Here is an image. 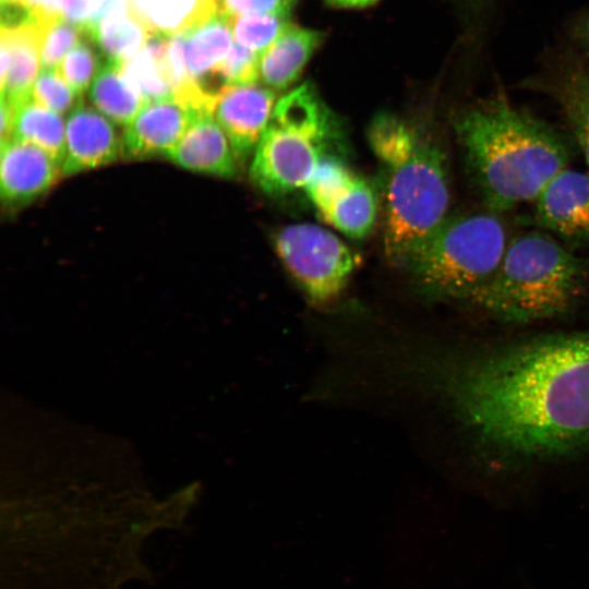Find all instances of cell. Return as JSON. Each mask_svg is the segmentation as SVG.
Returning a JSON list of instances; mask_svg holds the SVG:
<instances>
[{"label": "cell", "instance_id": "44dd1931", "mask_svg": "<svg viewBox=\"0 0 589 589\" xmlns=\"http://www.w3.org/2000/svg\"><path fill=\"white\" fill-rule=\"evenodd\" d=\"M89 99L113 124H129L145 101L122 71L121 63L108 60L93 81Z\"/></svg>", "mask_w": 589, "mask_h": 589}, {"label": "cell", "instance_id": "d6a6232c", "mask_svg": "<svg viewBox=\"0 0 589 589\" xmlns=\"http://www.w3.org/2000/svg\"><path fill=\"white\" fill-rule=\"evenodd\" d=\"M0 118H1V142H7L12 137L13 119H14V106L4 97L1 96L0 104Z\"/></svg>", "mask_w": 589, "mask_h": 589}, {"label": "cell", "instance_id": "8fae6325", "mask_svg": "<svg viewBox=\"0 0 589 589\" xmlns=\"http://www.w3.org/2000/svg\"><path fill=\"white\" fill-rule=\"evenodd\" d=\"M275 107V92L256 83L230 85L220 92L213 115L225 131L235 157L253 155Z\"/></svg>", "mask_w": 589, "mask_h": 589}, {"label": "cell", "instance_id": "603a6c76", "mask_svg": "<svg viewBox=\"0 0 589 589\" xmlns=\"http://www.w3.org/2000/svg\"><path fill=\"white\" fill-rule=\"evenodd\" d=\"M148 34L129 3L111 11L91 35L107 60L123 63L142 49Z\"/></svg>", "mask_w": 589, "mask_h": 589}, {"label": "cell", "instance_id": "e575fe53", "mask_svg": "<svg viewBox=\"0 0 589 589\" xmlns=\"http://www.w3.org/2000/svg\"><path fill=\"white\" fill-rule=\"evenodd\" d=\"M291 5L296 3L297 0H288Z\"/></svg>", "mask_w": 589, "mask_h": 589}, {"label": "cell", "instance_id": "30bf717a", "mask_svg": "<svg viewBox=\"0 0 589 589\" xmlns=\"http://www.w3.org/2000/svg\"><path fill=\"white\" fill-rule=\"evenodd\" d=\"M203 112L176 97L145 103L121 136L122 155L131 159L166 156Z\"/></svg>", "mask_w": 589, "mask_h": 589}, {"label": "cell", "instance_id": "52a82bcc", "mask_svg": "<svg viewBox=\"0 0 589 589\" xmlns=\"http://www.w3.org/2000/svg\"><path fill=\"white\" fill-rule=\"evenodd\" d=\"M280 261L313 302L337 297L352 274L357 259L333 232L313 224H292L274 238Z\"/></svg>", "mask_w": 589, "mask_h": 589}, {"label": "cell", "instance_id": "ba28073f", "mask_svg": "<svg viewBox=\"0 0 589 589\" xmlns=\"http://www.w3.org/2000/svg\"><path fill=\"white\" fill-rule=\"evenodd\" d=\"M304 190L323 219L341 233L361 239L372 231L378 213L376 193L337 156L316 167Z\"/></svg>", "mask_w": 589, "mask_h": 589}, {"label": "cell", "instance_id": "484cf974", "mask_svg": "<svg viewBox=\"0 0 589 589\" xmlns=\"http://www.w3.org/2000/svg\"><path fill=\"white\" fill-rule=\"evenodd\" d=\"M86 29L62 15L39 24L40 63L43 68H59L64 55L75 46Z\"/></svg>", "mask_w": 589, "mask_h": 589}, {"label": "cell", "instance_id": "4dcf8cb0", "mask_svg": "<svg viewBox=\"0 0 589 589\" xmlns=\"http://www.w3.org/2000/svg\"><path fill=\"white\" fill-rule=\"evenodd\" d=\"M35 14L38 24L62 15L58 4V0H22Z\"/></svg>", "mask_w": 589, "mask_h": 589}, {"label": "cell", "instance_id": "cb8c5ba5", "mask_svg": "<svg viewBox=\"0 0 589 589\" xmlns=\"http://www.w3.org/2000/svg\"><path fill=\"white\" fill-rule=\"evenodd\" d=\"M107 61L96 40L86 31L63 58L59 71L71 87L82 96Z\"/></svg>", "mask_w": 589, "mask_h": 589}, {"label": "cell", "instance_id": "4316f807", "mask_svg": "<svg viewBox=\"0 0 589 589\" xmlns=\"http://www.w3.org/2000/svg\"><path fill=\"white\" fill-rule=\"evenodd\" d=\"M32 97L60 115L69 113L82 99L58 68H43L34 82Z\"/></svg>", "mask_w": 589, "mask_h": 589}, {"label": "cell", "instance_id": "5b68a950", "mask_svg": "<svg viewBox=\"0 0 589 589\" xmlns=\"http://www.w3.org/2000/svg\"><path fill=\"white\" fill-rule=\"evenodd\" d=\"M509 242L497 213L447 217L402 266L428 297L468 301L489 284Z\"/></svg>", "mask_w": 589, "mask_h": 589}, {"label": "cell", "instance_id": "7402d4cb", "mask_svg": "<svg viewBox=\"0 0 589 589\" xmlns=\"http://www.w3.org/2000/svg\"><path fill=\"white\" fill-rule=\"evenodd\" d=\"M589 169V67L570 68L548 86Z\"/></svg>", "mask_w": 589, "mask_h": 589}, {"label": "cell", "instance_id": "8992f818", "mask_svg": "<svg viewBox=\"0 0 589 589\" xmlns=\"http://www.w3.org/2000/svg\"><path fill=\"white\" fill-rule=\"evenodd\" d=\"M340 140L339 123L316 87L305 82L280 97L253 153L252 182L268 195L304 188Z\"/></svg>", "mask_w": 589, "mask_h": 589}, {"label": "cell", "instance_id": "f546056e", "mask_svg": "<svg viewBox=\"0 0 589 589\" xmlns=\"http://www.w3.org/2000/svg\"><path fill=\"white\" fill-rule=\"evenodd\" d=\"M62 16L85 28L88 17L89 0H58Z\"/></svg>", "mask_w": 589, "mask_h": 589}, {"label": "cell", "instance_id": "277c9868", "mask_svg": "<svg viewBox=\"0 0 589 589\" xmlns=\"http://www.w3.org/2000/svg\"><path fill=\"white\" fill-rule=\"evenodd\" d=\"M385 170L384 251L404 266L448 217L447 156L442 143L419 127L402 147L381 160Z\"/></svg>", "mask_w": 589, "mask_h": 589}, {"label": "cell", "instance_id": "1f68e13d", "mask_svg": "<svg viewBox=\"0 0 589 589\" xmlns=\"http://www.w3.org/2000/svg\"><path fill=\"white\" fill-rule=\"evenodd\" d=\"M573 37L589 67V10L577 19L573 26Z\"/></svg>", "mask_w": 589, "mask_h": 589}, {"label": "cell", "instance_id": "3957f363", "mask_svg": "<svg viewBox=\"0 0 589 589\" xmlns=\"http://www.w3.org/2000/svg\"><path fill=\"white\" fill-rule=\"evenodd\" d=\"M589 286V262L545 231L509 239L501 264L473 303L507 323L567 314Z\"/></svg>", "mask_w": 589, "mask_h": 589}, {"label": "cell", "instance_id": "5bb4252c", "mask_svg": "<svg viewBox=\"0 0 589 589\" xmlns=\"http://www.w3.org/2000/svg\"><path fill=\"white\" fill-rule=\"evenodd\" d=\"M176 165L221 178H232L237 164L229 140L213 113H203L166 155Z\"/></svg>", "mask_w": 589, "mask_h": 589}, {"label": "cell", "instance_id": "d4e9b609", "mask_svg": "<svg viewBox=\"0 0 589 589\" xmlns=\"http://www.w3.org/2000/svg\"><path fill=\"white\" fill-rule=\"evenodd\" d=\"M229 19L237 43L260 55L291 25L289 15L280 14L240 15Z\"/></svg>", "mask_w": 589, "mask_h": 589}, {"label": "cell", "instance_id": "4fadbf2b", "mask_svg": "<svg viewBox=\"0 0 589 589\" xmlns=\"http://www.w3.org/2000/svg\"><path fill=\"white\" fill-rule=\"evenodd\" d=\"M61 168L38 146L16 139L1 142L0 195L8 207L24 206L44 195Z\"/></svg>", "mask_w": 589, "mask_h": 589}, {"label": "cell", "instance_id": "836d02e7", "mask_svg": "<svg viewBox=\"0 0 589 589\" xmlns=\"http://www.w3.org/2000/svg\"><path fill=\"white\" fill-rule=\"evenodd\" d=\"M330 5L341 8H358L365 7L373 3L375 0H325Z\"/></svg>", "mask_w": 589, "mask_h": 589}, {"label": "cell", "instance_id": "ac0fdd59", "mask_svg": "<svg viewBox=\"0 0 589 589\" xmlns=\"http://www.w3.org/2000/svg\"><path fill=\"white\" fill-rule=\"evenodd\" d=\"M148 32L173 36L219 13V0H130Z\"/></svg>", "mask_w": 589, "mask_h": 589}, {"label": "cell", "instance_id": "e0dca14e", "mask_svg": "<svg viewBox=\"0 0 589 589\" xmlns=\"http://www.w3.org/2000/svg\"><path fill=\"white\" fill-rule=\"evenodd\" d=\"M170 39L169 35L151 32L142 49L121 63L124 75L145 103L172 97L176 92Z\"/></svg>", "mask_w": 589, "mask_h": 589}, {"label": "cell", "instance_id": "9a60e30c", "mask_svg": "<svg viewBox=\"0 0 589 589\" xmlns=\"http://www.w3.org/2000/svg\"><path fill=\"white\" fill-rule=\"evenodd\" d=\"M40 63L39 25L17 29L1 28V96L13 106L32 96Z\"/></svg>", "mask_w": 589, "mask_h": 589}, {"label": "cell", "instance_id": "83f0119b", "mask_svg": "<svg viewBox=\"0 0 589 589\" xmlns=\"http://www.w3.org/2000/svg\"><path fill=\"white\" fill-rule=\"evenodd\" d=\"M259 62L260 53L237 44L213 71L226 86L251 84L259 80Z\"/></svg>", "mask_w": 589, "mask_h": 589}, {"label": "cell", "instance_id": "9c48e42d", "mask_svg": "<svg viewBox=\"0 0 589 589\" xmlns=\"http://www.w3.org/2000/svg\"><path fill=\"white\" fill-rule=\"evenodd\" d=\"M532 203L533 225L566 243L589 244V169H563Z\"/></svg>", "mask_w": 589, "mask_h": 589}, {"label": "cell", "instance_id": "7a4b0ae2", "mask_svg": "<svg viewBox=\"0 0 589 589\" xmlns=\"http://www.w3.org/2000/svg\"><path fill=\"white\" fill-rule=\"evenodd\" d=\"M453 125L476 192L497 214L532 202L572 158L562 133L503 96L462 109Z\"/></svg>", "mask_w": 589, "mask_h": 589}, {"label": "cell", "instance_id": "d6986e66", "mask_svg": "<svg viewBox=\"0 0 589 589\" xmlns=\"http://www.w3.org/2000/svg\"><path fill=\"white\" fill-rule=\"evenodd\" d=\"M183 52L190 82H197L208 75L232 48L230 19L221 13L183 32Z\"/></svg>", "mask_w": 589, "mask_h": 589}, {"label": "cell", "instance_id": "7c38bea8", "mask_svg": "<svg viewBox=\"0 0 589 589\" xmlns=\"http://www.w3.org/2000/svg\"><path fill=\"white\" fill-rule=\"evenodd\" d=\"M122 155V141L115 124L83 99L65 120V156L61 167L64 176L106 166Z\"/></svg>", "mask_w": 589, "mask_h": 589}, {"label": "cell", "instance_id": "6da1fadb", "mask_svg": "<svg viewBox=\"0 0 589 589\" xmlns=\"http://www.w3.org/2000/svg\"><path fill=\"white\" fill-rule=\"evenodd\" d=\"M441 384L461 424L492 453L533 460L589 449V333L461 357Z\"/></svg>", "mask_w": 589, "mask_h": 589}, {"label": "cell", "instance_id": "2e32d148", "mask_svg": "<svg viewBox=\"0 0 589 589\" xmlns=\"http://www.w3.org/2000/svg\"><path fill=\"white\" fill-rule=\"evenodd\" d=\"M323 39L321 32L290 25L260 55L259 79L273 91L291 86Z\"/></svg>", "mask_w": 589, "mask_h": 589}, {"label": "cell", "instance_id": "f1b7e54d", "mask_svg": "<svg viewBox=\"0 0 589 589\" xmlns=\"http://www.w3.org/2000/svg\"><path fill=\"white\" fill-rule=\"evenodd\" d=\"M288 0H219V13L233 17L253 14L289 15Z\"/></svg>", "mask_w": 589, "mask_h": 589}, {"label": "cell", "instance_id": "ffe728a7", "mask_svg": "<svg viewBox=\"0 0 589 589\" xmlns=\"http://www.w3.org/2000/svg\"><path fill=\"white\" fill-rule=\"evenodd\" d=\"M45 151L61 168L65 156V121L62 115L31 96L14 106L12 137Z\"/></svg>", "mask_w": 589, "mask_h": 589}]
</instances>
